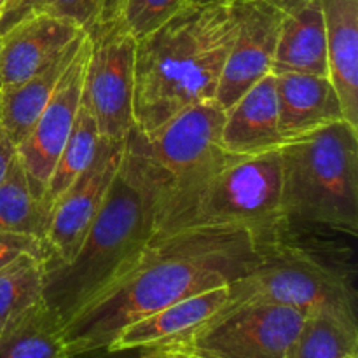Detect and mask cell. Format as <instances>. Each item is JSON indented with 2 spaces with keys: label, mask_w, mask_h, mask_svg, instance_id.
Masks as SVG:
<instances>
[{
  "label": "cell",
  "mask_w": 358,
  "mask_h": 358,
  "mask_svg": "<svg viewBox=\"0 0 358 358\" xmlns=\"http://www.w3.org/2000/svg\"><path fill=\"white\" fill-rule=\"evenodd\" d=\"M259 241L240 227L157 234L142 254L62 327L66 357L103 352L136 320L194 294L229 285L252 268Z\"/></svg>",
  "instance_id": "6da1fadb"
},
{
  "label": "cell",
  "mask_w": 358,
  "mask_h": 358,
  "mask_svg": "<svg viewBox=\"0 0 358 358\" xmlns=\"http://www.w3.org/2000/svg\"><path fill=\"white\" fill-rule=\"evenodd\" d=\"M234 31L229 3H189L138 38L133 129L150 133L185 108L215 100Z\"/></svg>",
  "instance_id": "7a4b0ae2"
},
{
  "label": "cell",
  "mask_w": 358,
  "mask_h": 358,
  "mask_svg": "<svg viewBox=\"0 0 358 358\" xmlns=\"http://www.w3.org/2000/svg\"><path fill=\"white\" fill-rule=\"evenodd\" d=\"M163 184L149 163L124 145V157L100 212L66 264L44 269L42 299L65 325L107 289L156 236Z\"/></svg>",
  "instance_id": "3957f363"
},
{
  "label": "cell",
  "mask_w": 358,
  "mask_h": 358,
  "mask_svg": "<svg viewBox=\"0 0 358 358\" xmlns=\"http://www.w3.org/2000/svg\"><path fill=\"white\" fill-rule=\"evenodd\" d=\"M198 227H240L259 243L283 238L289 220L282 210L280 150L231 157L198 187L164 203L156 236Z\"/></svg>",
  "instance_id": "277c9868"
},
{
  "label": "cell",
  "mask_w": 358,
  "mask_h": 358,
  "mask_svg": "<svg viewBox=\"0 0 358 358\" xmlns=\"http://www.w3.org/2000/svg\"><path fill=\"white\" fill-rule=\"evenodd\" d=\"M285 219L358 233V128L346 121L289 140L280 149Z\"/></svg>",
  "instance_id": "5b68a950"
},
{
  "label": "cell",
  "mask_w": 358,
  "mask_h": 358,
  "mask_svg": "<svg viewBox=\"0 0 358 358\" xmlns=\"http://www.w3.org/2000/svg\"><path fill=\"white\" fill-rule=\"evenodd\" d=\"M227 290L229 299L224 310L245 303H271L304 315L317 310L357 315L355 290L348 276L285 238L259 243L252 268L231 282Z\"/></svg>",
  "instance_id": "8992f818"
},
{
  "label": "cell",
  "mask_w": 358,
  "mask_h": 358,
  "mask_svg": "<svg viewBox=\"0 0 358 358\" xmlns=\"http://www.w3.org/2000/svg\"><path fill=\"white\" fill-rule=\"evenodd\" d=\"M222 124L224 108L213 100L185 108L150 133L129 131L126 145L150 164L163 184L159 208L236 157L224 150Z\"/></svg>",
  "instance_id": "52a82bcc"
},
{
  "label": "cell",
  "mask_w": 358,
  "mask_h": 358,
  "mask_svg": "<svg viewBox=\"0 0 358 358\" xmlns=\"http://www.w3.org/2000/svg\"><path fill=\"white\" fill-rule=\"evenodd\" d=\"M87 37L91 52L84 76L83 103L93 114L100 138L124 140L135 126L136 38L121 17L103 21Z\"/></svg>",
  "instance_id": "ba28073f"
},
{
  "label": "cell",
  "mask_w": 358,
  "mask_h": 358,
  "mask_svg": "<svg viewBox=\"0 0 358 358\" xmlns=\"http://www.w3.org/2000/svg\"><path fill=\"white\" fill-rule=\"evenodd\" d=\"M304 313L271 303L227 308L178 345L206 358H289Z\"/></svg>",
  "instance_id": "9c48e42d"
},
{
  "label": "cell",
  "mask_w": 358,
  "mask_h": 358,
  "mask_svg": "<svg viewBox=\"0 0 358 358\" xmlns=\"http://www.w3.org/2000/svg\"><path fill=\"white\" fill-rule=\"evenodd\" d=\"M124 145L126 138H100L90 166L52 203L44 236V269L66 264L77 254L117 175Z\"/></svg>",
  "instance_id": "30bf717a"
},
{
  "label": "cell",
  "mask_w": 358,
  "mask_h": 358,
  "mask_svg": "<svg viewBox=\"0 0 358 358\" xmlns=\"http://www.w3.org/2000/svg\"><path fill=\"white\" fill-rule=\"evenodd\" d=\"M90 52L91 41L86 35L70 65L63 72L51 100L41 112L28 135L16 145L17 159L23 164L31 192L41 205L52 168L79 112Z\"/></svg>",
  "instance_id": "8fae6325"
},
{
  "label": "cell",
  "mask_w": 358,
  "mask_h": 358,
  "mask_svg": "<svg viewBox=\"0 0 358 358\" xmlns=\"http://www.w3.org/2000/svg\"><path fill=\"white\" fill-rule=\"evenodd\" d=\"M236 31L224 63L215 101L222 108L233 105L248 87L273 73L283 0H234Z\"/></svg>",
  "instance_id": "7c38bea8"
},
{
  "label": "cell",
  "mask_w": 358,
  "mask_h": 358,
  "mask_svg": "<svg viewBox=\"0 0 358 358\" xmlns=\"http://www.w3.org/2000/svg\"><path fill=\"white\" fill-rule=\"evenodd\" d=\"M83 35L76 23L51 14L23 17L0 35V87L41 72Z\"/></svg>",
  "instance_id": "4fadbf2b"
},
{
  "label": "cell",
  "mask_w": 358,
  "mask_h": 358,
  "mask_svg": "<svg viewBox=\"0 0 358 358\" xmlns=\"http://www.w3.org/2000/svg\"><path fill=\"white\" fill-rule=\"evenodd\" d=\"M220 142L227 154L236 157L261 156L282 149L285 140L278 128L275 73L262 77L224 108Z\"/></svg>",
  "instance_id": "5bb4252c"
},
{
  "label": "cell",
  "mask_w": 358,
  "mask_h": 358,
  "mask_svg": "<svg viewBox=\"0 0 358 358\" xmlns=\"http://www.w3.org/2000/svg\"><path fill=\"white\" fill-rule=\"evenodd\" d=\"M229 299L227 285L194 294L136 320L119 332L108 352L142 350L180 343L224 310Z\"/></svg>",
  "instance_id": "9a60e30c"
},
{
  "label": "cell",
  "mask_w": 358,
  "mask_h": 358,
  "mask_svg": "<svg viewBox=\"0 0 358 358\" xmlns=\"http://www.w3.org/2000/svg\"><path fill=\"white\" fill-rule=\"evenodd\" d=\"M278 128L285 142L346 121L338 91L327 76L275 73Z\"/></svg>",
  "instance_id": "2e32d148"
},
{
  "label": "cell",
  "mask_w": 358,
  "mask_h": 358,
  "mask_svg": "<svg viewBox=\"0 0 358 358\" xmlns=\"http://www.w3.org/2000/svg\"><path fill=\"white\" fill-rule=\"evenodd\" d=\"M327 76V44L322 0H283L273 73Z\"/></svg>",
  "instance_id": "e0dca14e"
},
{
  "label": "cell",
  "mask_w": 358,
  "mask_h": 358,
  "mask_svg": "<svg viewBox=\"0 0 358 358\" xmlns=\"http://www.w3.org/2000/svg\"><path fill=\"white\" fill-rule=\"evenodd\" d=\"M329 79L346 122L358 128V0H322Z\"/></svg>",
  "instance_id": "ac0fdd59"
},
{
  "label": "cell",
  "mask_w": 358,
  "mask_h": 358,
  "mask_svg": "<svg viewBox=\"0 0 358 358\" xmlns=\"http://www.w3.org/2000/svg\"><path fill=\"white\" fill-rule=\"evenodd\" d=\"M84 37L86 35L72 42L62 55L56 56L35 76L21 83L0 87V126L14 145H17L28 135L41 112L51 100L63 72L76 56Z\"/></svg>",
  "instance_id": "d6986e66"
},
{
  "label": "cell",
  "mask_w": 358,
  "mask_h": 358,
  "mask_svg": "<svg viewBox=\"0 0 358 358\" xmlns=\"http://www.w3.org/2000/svg\"><path fill=\"white\" fill-rule=\"evenodd\" d=\"M0 358H69L62 325L44 299L0 329Z\"/></svg>",
  "instance_id": "ffe728a7"
},
{
  "label": "cell",
  "mask_w": 358,
  "mask_h": 358,
  "mask_svg": "<svg viewBox=\"0 0 358 358\" xmlns=\"http://www.w3.org/2000/svg\"><path fill=\"white\" fill-rule=\"evenodd\" d=\"M289 358H358V318L339 310L304 315Z\"/></svg>",
  "instance_id": "44dd1931"
},
{
  "label": "cell",
  "mask_w": 358,
  "mask_h": 358,
  "mask_svg": "<svg viewBox=\"0 0 358 358\" xmlns=\"http://www.w3.org/2000/svg\"><path fill=\"white\" fill-rule=\"evenodd\" d=\"M98 143H100V133H98L96 121H94L90 108L80 100L73 128L66 138L65 145H63V150L59 152L58 159H56L48 187H45L44 198H42V206L48 213V219L52 203L91 164L94 154H96Z\"/></svg>",
  "instance_id": "7402d4cb"
},
{
  "label": "cell",
  "mask_w": 358,
  "mask_h": 358,
  "mask_svg": "<svg viewBox=\"0 0 358 358\" xmlns=\"http://www.w3.org/2000/svg\"><path fill=\"white\" fill-rule=\"evenodd\" d=\"M48 213L31 192L23 164L14 156L0 182V231L30 234L44 243Z\"/></svg>",
  "instance_id": "603a6c76"
},
{
  "label": "cell",
  "mask_w": 358,
  "mask_h": 358,
  "mask_svg": "<svg viewBox=\"0 0 358 358\" xmlns=\"http://www.w3.org/2000/svg\"><path fill=\"white\" fill-rule=\"evenodd\" d=\"M44 261L21 255L0 269V329L42 299Z\"/></svg>",
  "instance_id": "cb8c5ba5"
},
{
  "label": "cell",
  "mask_w": 358,
  "mask_h": 358,
  "mask_svg": "<svg viewBox=\"0 0 358 358\" xmlns=\"http://www.w3.org/2000/svg\"><path fill=\"white\" fill-rule=\"evenodd\" d=\"M191 0H119V17L138 41L159 28Z\"/></svg>",
  "instance_id": "d4e9b609"
},
{
  "label": "cell",
  "mask_w": 358,
  "mask_h": 358,
  "mask_svg": "<svg viewBox=\"0 0 358 358\" xmlns=\"http://www.w3.org/2000/svg\"><path fill=\"white\" fill-rule=\"evenodd\" d=\"M34 13L72 21L87 35L103 21L119 17V0H41Z\"/></svg>",
  "instance_id": "484cf974"
},
{
  "label": "cell",
  "mask_w": 358,
  "mask_h": 358,
  "mask_svg": "<svg viewBox=\"0 0 358 358\" xmlns=\"http://www.w3.org/2000/svg\"><path fill=\"white\" fill-rule=\"evenodd\" d=\"M21 255H34L45 262V247L38 238L0 231V269Z\"/></svg>",
  "instance_id": "4316f807"
},
{
  "label": "cell",
  "mask_w": 358,
  "mask_h": 358,
  "mask_svg": "<svg viewBox=\"0 0 358 358\" xmlns=\"http://www.w3.org/2000/svg\"><path fill=\"white\" fill-rule=\"evenodd\" d=\"M38 2L41 0H3L2 7H0V35L20 23L23 17L34 14Z\"/></svg>",
  "instance_id": "83f0119b"
},
{
  "label": "cell",
  "mask_w": 358,
  "mask_h": 358,
  "mask_svg": "<svg viewBox=\"0 0 358 358\" xmlns=\"http://www.w3.org/2000/svg\"><path fill=\"white\" fill-rule=\"evenodd\" d=\"M145 352V358H206L199 353L192 352L187 346L170 343V345L154 346V348H142Z\"/></svg>",
  "instance_id": "f1b7e54d"
},
{
  "label": "cell",
  "mask_w": 358,
  "mask_h": 358,
  "mask_svg": "<svg viewBox=\"0 0 358 358\" xmlns=\"http://www.w3.org/2000/svg\"><path fill=\"white\" fill-rule=\"evenodd\" d=\"M16 156V145L7 138V135L3 133L2 126H0V182L6 177L7 170L10 166V161Z\"/></svg>",
  "instance_id": "f546056e"
},
{
  "label": "cell",
  "mask_w": 358,
  "mask_h": 358,
  "mask_svg": "<svg viewBox=\"0 0 358 358\" xmlns=\"http://www.w3.org/2000/svg\"><path fill=\"white\" fill-rule=\"evenodd\" d=\"M73 358H145V352L143 350H121V352H94L87 353V355L73 357Z\"/></svg>",
  "instance_id": "4dcf8cb0"
},
{
  "label": "cell",
  "mask_w": 358,
  "mask_h": 358,
  "mask_svg": "<svg viewBox=\"0 0 358 358\" xmlns=\"http://www.w3.org/2000/svg\"><path fill=\"white\" fill-rule=\"evenodd\" d=\"M234 0H191V3H198V6H208V3H231Z\"/></svg>",
  "instance_id": "1f68e13d"
},
{
  "label": "cell",
  "mask_w": 358,
  "mask_h": 358,
  "mask_svg": "<svg viewBox=\"0 0 358 358\" xmlns=\"http://www.w3.org/2000/svg\"><path fill=\"white\" fill-rule=\"evenodd\" d=\"M2 3H3V0H0V7H2Z\"/></svg>",
  "instance_id": "d6a6232c"
}]
</instances>
